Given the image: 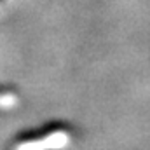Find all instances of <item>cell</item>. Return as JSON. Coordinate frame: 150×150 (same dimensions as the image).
<instances>
[{
	"label": "cell",
	"instance_id": "6da1fadb",
	"mask_svg": "<svg viewBox=\"0 0 150 150\" xmlns=\"http://www.w3.org/2000/svg\"><path fill=\"white\" fill-rule=\"evenodd\" d=\"M70 136L65 131H56L54 134H47L44 140H33L21 143L16 150H52V149H61L68 143Z\"/></svg>",
	"mask_w": 150,
	"mask_h": 150
}]
</instances>
